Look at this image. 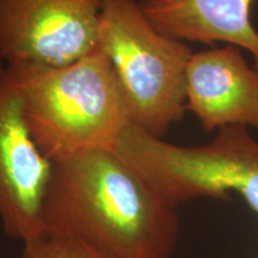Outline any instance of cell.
<instances>
[{"instance_id": "obj_1", "label": "cell", "mask_w": 258, "mask_h": 258, "mask_svg": "<svg viewBox=\"0 0 258 258\" xmlns=\"http://www.w3.org/2000/svg\"><path fill=\"white\" fill-rule=\"evenodd\" d=\"M42 234L112 258H170L179 217L114 151H92L54 164Z\"/></svg>"}, {"instance_id": "obj_2", "label": "cell", "mask_w": 258, "mask_h": 258, "mask_svg": "<svg viewBox=\"0 0 258 258\" xmlns=\"http://www.w3.org/2000/svg\"><path fill=\"white\" fill-rule=\"evenodd\" d=\"M10 70L29 132L51 163L112 150L129 123L112 64L99 44L67 66Z\"/></svg>"}, {"instance_id": "obj_3", "label": "cell", "mask_w": 258, "mask_h": 258, "mask_svg": "<svg viewBox=\"0 0 258 258\" xmlns=\"http://www.w3.org/2000/svg\"><path fill=\"white\" fill-rule=\"evenodd\" d=\"M112 151L170 207L237 192L258 215V140L249 128L225 127L211 143L180 146L128 123Z\"/></svg>"}, {"instance_id": "obj_4", "label": "cell", "mask_w": 258, "mask_h": 258, "mask_svg": "<svg viewBox=\"0 0 258 258\" xmlns=\"http://www.w3.org/2000/svg\"><path fill=\"white\" fill-rule=\"evenodd\" d=\"M99 46L112 64L129 123L161 138L183 120L191 47L157 31L137 0H102Z\"/></svg>"}, {"instance_id": "obj_5", "label": "cell", "mask_w": 258, "mask_h": 258, "mask_svg": "<svg viewBox=\"0 0 258 258\" xmlns=\"http://www.w3.org/2000/svg\"><path fill=\"white\" fill-rule=\"evenodd\" d=\"M102 0H0V60L62 67L98 47Z\"/></svg>"}, {"instance_id": "obj_6", "label": "cell", "mask_w": 258, "mask_h": 258, "mask_svg": "<svg viewBox=\"0 0 258 258\" xmlns=\"http://www.w3.org/2000/svg\"><path fill=\"white\" fill-rule=\"evenodd\" d=\"M54 163L32 139L12 71L0 63V224L12 239L42 235V211Z\"/></svg>"}, {"instance_id": "obj_7", "label": "cell", "mask_w": 258, "mask_h": 258, "mask_svg": "<svg viewBox=\"0 0 258 258\" xmlns=\"http://www.w3.org/2000/svg\"><path fill=\"white\" fill-rule=\"evenodd\" d=\"M185 95L186 110L205 132L231 125L258 128V71L238 47L194 53L186 67Z\"/></svg>"}, {"instance_id": "obj_8", "label": "cell", "mask_w": 258, "mask_h": 258, "mask_svg": "<svg viewBox=\"0 0 258 258\" xmlns=\"http://www.w3.org/2000/svg\"><path fill=\"white\" fill-rule=\"evenodd\" d=\"M253 0H143L150 23L160 34L179 41L224 42L253 56L258 71V31L251 22Z\"/></svg>"}, {"instance_id": "obj_9", "label": "cell", "mask_w": 258, "mask_h": 258, "mask_svg": "<svg viewBox=\"0 0 258 258\" xmlns=\"http://www.w3.org/2000/svg\"><path fill=\"white\" fill-rule=\"evenodd\" d=\"M22 258H112L80 241L42 234L23 244Z\"/></svg>"}]
</instances>
